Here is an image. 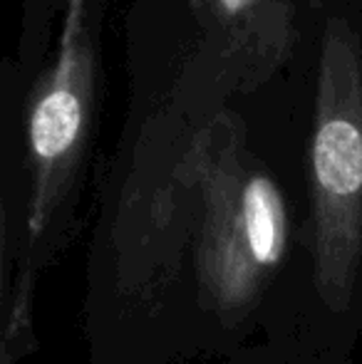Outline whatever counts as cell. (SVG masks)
Masks as SVG:
<instances>
[{
	"label": "cell",
	"instance_id": "7a4b0ae2",
	"mask_svg": "<svg viewBox=\"0 0 362 364\" xmlns=\"http://www.w3.org/2000/svg\"><path fill=\"white\" fill-rule=\"evenodd\" d=\"M193 8L223 53L251 73H268L288 55L293 40L288 0H193Z\"/></svg>",
	"mask_w": 362,
	"mask_h": 364
},
{
	"label": "cell",
	"instance_id": "3957f363",
	"mask_svg": "<svg viewBox=\"0 0 362 364\" xmlns=\"http://www.w3.org/2000/svg\"><path fill=\"white\" fill-rule=\"evenodd\" d=\"M238 218L243 223L251 255L263 265H273L283 253L285 211L283 198L268 176L253 173L238 183Z\"/></svg>",
	"mask_w": 362,
	"mask_h": 364
},
{
	"label": "cell",
	"instance_id": "6da1fadb",
	"mask_svg": "<svg viewBox=\"0 0 362 364\" xmlns=\"http://www.w3.org/2000/svg\"><path fill=\"white\" fill-rule=\"evenodd\" d=\"M95 60L85 33L70 48H60L58 63L40 80L30 107V151L38 166L43 196L65 178L87 132Z\"/></svg>",
	"mask_w": 362,
	"mask_h": 364
},
{
	"label": "cell",
	"instance_id": "277c9868",
	"mask_svg": "<svg viewBox=\"0 0 362 364\" xmlns=\"http://www.w3.org/2000/svg\"><path fill=\"white\" fill-rule=\"evenodd\" d=\"M85 5H87V0H68V3H65L63 33H60V48H70V45H73L75 40L82 35Z\"/></svg>",
	"mask_w": 362,
	"mask_h": 364
}]
</instances>
